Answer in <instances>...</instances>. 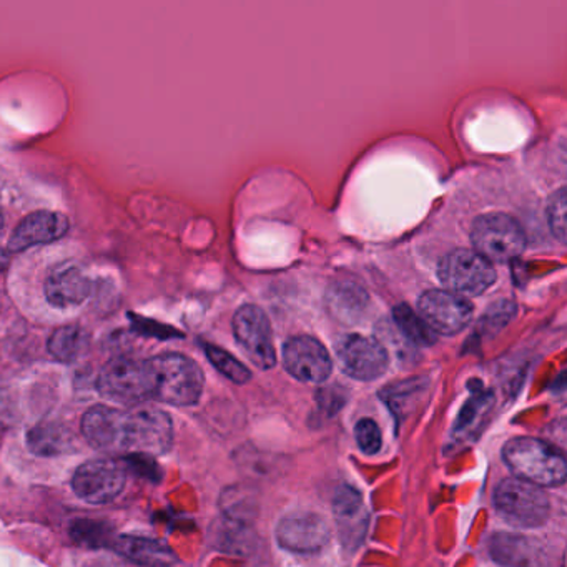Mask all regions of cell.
<instances>
[{
  "label": "cell",
  "mask_w": 567,
  "mask_h": 567,
  "mask_svg": "<svg viewBox=\"0 0 567 567\" xmlns=\"http://www.w3.org/2000/svg\"><path fill=\"white\" fill-rule=\"evenodd\" d=\"M82 434L97 450L151 456L171 450L174 424L157 408L94 406L82 417Z\"/></svg>",
  "instance_id": "1"
},
{
  "label": "cell",
  "mask_w": 567,
  "mask_h": 567,
  "mask_svg": "<svg viewBox=\"0 0 567 567\" xmlns=\"http://www.w3.org/2000/svg\"><path fill=\"white\" fill-rule=\"evenodd\" d=\"M503 460L517 480L539 487H557L567 476L563 451L537 437H514L503 447Z\"/></svg>",
  "instance_id": "2"
},
{
  "label": "cell",
  "mask_w": 567,
  "mask_h": 567,
  "mask_svg": "<svg viewBox=\"0 0 567 567\" xmlns=\"http://www.w3.org/2000/svg\"><path fill=\"white\" fill-rule=\"evenodd\" d=\"M152 400L172 406H194L204 393V371L192 358L165 353L151 358Z\"/></svg>",
  "instance_id": "3"
},
{
  "label": "cell",
  "mask_w": 567,
  "mask_h": 567,
  "mask_svg": "<svg viewBox=\"0 0 567 567\" xmlns=\"http://www.w3.org/2000/svg\"><path fill=\"white\" fill-rule=\"evenodd\" d=\"M494 507L511 526L520 529L540 527L549 519L550 504L547 494L539 486L506 477L494 489Z\"/></svg>",
  "instance_id": "4"
},
{
  "label": "cell",
  "mask_w": 567,
  "mask_h": 567,
  "mask_svg": "<svg viewBox=\"0 0 567 567\" xmlns=\"http://www.w3.org/2000/svg\"><path fill=\"white\" fill-rule=\"evenodd\" d=\"M474 251L487 261H511L526 248V234L516 218L506 214L481 215L471 228Z\"/></svg>",
  "instance_id": "5"
},
{
  "label": "cell",
  "mask_w": 567,
  "mask_h": 567,
  "mask_svg": "<svg viewBox=\"0 0 567 567\" xmlns=\"http://www.w3.org/2000/svg\"><path fill=\"white\" fill-rule=\"evenodd\" d=\"M97 390L107 400L131 406L152 400L148 361L127 357L109 361L99 373Z\"/></svg>",
  "instance_id": "6"
},
{
  "label": "cell",
  "mask_w": 567,
  "mask_h": 567,
  "mask_svg": "<svg viewBox=\"0 0 567 567\" xmlns=\"http://www.w3.org/2000/svg\"><path fill=\"white\" fill-rule=\"evenodd\" d=\"M437 277L451 293L480 297L493 287L496 270L474 250H454L441 258Z\"/></svg>",
  "instance_id": "7"
},
{
  "label": "cell",
  "mask_w": 567,
  "mask_h": 567,
  "mask_svg": "<svg viewBox=\"0 0 567 567\" xmlns=\"http://www.w3.org/2000/svg\"><path fill=\"white\" fill-rule=\"evenodd\" d=\"M127 471L114 460H92L78 467L72 489L85 503L109 504L121 496Z\"/></svg>",
  "instance_id": "8"
},
{
  "label": "cell",
  "mask_w": 567,
  "mask_h": 567,
  "mask_svg": "<svg viewBox=\"0 0 567 567\" xmlns=\"http://www.w3.org/2000/svg\"><path fill=\"white\" fill-rule=\"evenodd\" d=\"M235 340L260 370H270L277 363L274 334L267 315L255 307L245 305L234 317Z\"/></svg>",
  "instance_id": "9"
},
{
  "label": "cell",
  "mask_w": 567,
  "mask_h": 567,
  "mask_svg": "<svg viewBox=\"0 0 567 567\" xmlns=\"http://www.w3.org/2000/svg\"><path fill=\"white\" fill-rule=\"evenodd\" d=\"M337 357L341 370L358 381H374L386 373L390 354L386 348L363 334H348L337 344Z\"/></svg>",
  "instance_id": "10"
},
{
  "label": "cell",
  "mask_w": 567,
  "mask_h": 567,
  "mask_svg": "<svg viewBox=\"0 0 567 567\" xmlns=\"http://www.w3.org/2000/svg\"><path fill=\"white\" fill-rule=\"evenodd\" d=\"M417 315L434 334L461 333L473 320V305L447 290L426 291L417 301Z\"/></svg>",
  "instance_id": "11"
},
{
  "label": "cell",
  "mask_w": 567,
  "mask_h": 567,
  "mask_svg": "<svg viewBox=\"0 0 567 567\" xmlns=\"http://www.w3.org/2000/svg\"><path fill=\"white\" fill-rule=\"evenodd\" d=\"M284 364L288 373L303 383H323L333 371L327 348L313 337H293L285 343Z\"/></svg>",
  "instance_id": "12"
},
{
  "label": "cell",
  "mask_w": 567,
  "mask_h": 567,
  "mask_svg": "<svg viewBox=\"0 0 567 567\" xmlns=\"http://www.w3.org/2000/svg\"><path fill=\"white\" fill-rule=\"evenodd\" d=\"M275 536L290 553L311 554L327 546L331 530L321 514L291 513L278 523Z\"/></svg>",
  "instance_id": "13"
},
{
  "label": "cell",
  "mask_w": 567,
  "mask_h": 567,
  "mask_svg": "<svg viewBox=\"0 0 567 567\" xmlns=\"http://www.w3.org/2000/svg\"><path fill=\"white\" fill-rule=\"evenodd\" d=\"M44 291L52 307H79L94 293V280L81 264L65 261L49 274Z\"/></svg>",
  "instance_id": "14"
},
{
  "label": "cell",
  "mask_w": 567,
  "mask_h": 567,
  "mask_svg": "<svg viewBox=\"0 0 567 567\" xmlns=\"http://www.w3.org/2000/svg\"><path fill=\"white\" fill-rule=\"evenodd\" d=\"M487 549L491 559L501 567H550V559L543 544L523 534H493Z\"/></svg>",
  "instance_id": "15"
},
{
  "label": "cell",
  "mask_w": 567,
  "mask_h": 567,
  "mask_svg": "<svg viewBox=\"0 0 567 567\" xmlns=\"http://www.w3.org/2000/svg\"><path fill=\"white\" fill-rule=\"evenodd\" d=\"M71 224L59 212H35L25 217L9 238V251L21 254L38 245L54 244L68 235Z\"/></svg>",
  "instance_id": "16"
},
{
  "label": "cell",
  "mask_w": 567,
  "mask_h": 567,
  "mask_svg": "<svg viewBox=\"0 0 567 567\" xmlns=\"http://www.w3.org/2000/svg\"><path fill=\"white\" fill-rule=\"evenodd\" d=\"M333 514L341 543L347 549H357L367 536L370 520L360 491L347 484L338 487L333 497Z\"/></svg>",
  "instance_id": "17"
},
{
  "label": "cell",
  "mask_w": 567,
  "mask_h": 567,
  "mask_svg": "<svg viewBox=\"0 0 567 567\" xmlns=\"http://www.w3.org/2000/svg\"><path fill=\"white\" fill-rule=\"evenodd\" d=\"M111 547L142 567H172L177 563V554L167 544L152 537L118 536L114 537Z\"/></svg>",
  "instance_id": "18"
},
{
  "label": "cell",
  "mask_w": 567,
  "mask_h": 567,
  "mask_svg": "<svg viewBox=\"0 0 567 567\" xmlns=\"http://www.w3.org/2000/svg\"><path fill=\"white\" fill-rule=\"evenodd\" d=\"M29 450L39 456H58L74 446L71 430L59 423H41L28 433Z\"/></svg>",
  "instance_id": "19"
},
{
  "label": "cell",
  "mask_w": 567,
  "mask_h": 567,
  "mask_svg": "<svg viewBox=\"0 0 567 567\" xmlns=\"http://www.w3.org/2000/svg\"><path fill=\"white\" fill-rule=\"evenodd\" d=\"M91 337L78 324L58 328L49 338L48 350L62 363H74L87 353Z\"/></svg>",
  "instance_id": "20"
},
{
  "label": "cell",
  "mask_w": 567,
  "mask_h": 567,
  "mask_svg": "<svg viewBox=\"0 0 567 567\" xmlns=\"http://www.w3.org/2000/svg\"><path fill=\"white\" fill-rule=\"evenodd\" d=\"M215 544L218 549L227 553L250 554L257 544V536L247 520L224 516L220 524L215 527Z\"/></svg>",
  "instance_id": "21"
},
{
  "label": "cell",
  "mask_w": 567,
  "mask_h": 567,
  "mask_svg": "<svg viewBox=\"0 0 567 567\" xmlns=\"http://www.w3.org/2000/svg\"><path fill=\"white\" fill-rule=\"evenodd\" d=\"M393 321L400 333L410 343L423 348L433 347L436 343V334L424 323L423 318L408 305L401 303L393 308Z\"/></svg>",
  "instance_id": "22"
},
{
  "label": "cell",
  "mask_w": 567,
  "mask_h": 567,
  "mask_svg": "<svg viewBox=\"0 0 567 567\" xmlns=\"http://www.w3.org/2000/svg\"><path fill=\"white\" fill-rule=\"evenodd\" d=\"M426 388V381L414 378V380L403 381V383L391 384L381 396L386 401L393 413L403 416L408 413V406L413 408V404H416L417 398H421Z\"/></svg>",
  "instance_id": "23"
},
{
  "label": "cell",
  "mask_w": 567,
  "mask_h": 567,
  "mask_svg": "<svg viewBox=\"0 0 567 567\" xmlns=\"http://www.w3.org/2000/svg\"><path fill=\"white\" fill-rule=\"evenodd\" d=\"M368 297L357 285H338L330 293V305L340 317H358L367 307Z\"/></svg>",
  "instance_id": "24"
},
{
  "label": "cell",
  "mask_w": 567,
  "mask_h": 567,
  "mask_svg": "<svg viewBox=\"0 0 567 567\" xmlns=\"http://www.w3.org/2000/svg\"><path fill=\"white\" fill-rule=\"evenodd\" d=\"M205 354H207L210 363L220 371L228 380L237 384H245L250 381L251 373L244 363L231 357L228 351L215 347V344H205Z\"/></svg>",
  "instance_id": "25"
},
{
  "label": "cell",
  "mask_w": 567,
  "mask_h": 567,
  "mask_svg": "<svg viewBox=\"0 0 567 567\" xmlns=\"http://www.w3.org/2000/svg\"><path fill=\"white\" fill-rule=\"evenodd\" d=\"M72 536L81 544H89V546H111L112 537L111 529H107L105 524L95 523V520H79L72 526Z\"/></svg>",
  "instance_id": "26"
},
{
  "label": "cell",
  "mask_w": 567,
  "mask_h": 567,
  "mask_svg": "<svg viewBox=\"0 0 567 567\" xmlns=\"http://www.w3.org/2000/svg\"><path fill=\"white\" fill-rule=\"evenodd\" d=\"M547 224H549L550 231L554 237L566 244V188H559L553 198L549 200L547 207Z\"/></svg>",
  "instance_id": "27"
},
{
  "label": "cell",
  "mask_w": 567,
  "mask_h": 567,
  "mask_svg": "<svg viewBox=\"0 0 567 567\" xmlns=\"http://www.w3.org/2000/svg\"><path fill=\"white\" fill-rule=\"evenodd\" d=\"M354 437H357L358 447L370 456L377 454L381 450V444H383L380 426L370 417L358 421L357 426H354Z\"/></svg>",
  "instance_id": "28"
},
{
  "label": "cell",
  "mask_w": 567,
  "mask_h": 567,
  "mask_svg": "<svg viewBox=\"0 0 567 567\" xmlns=\"http://www.w3.org/2000/svg\"><path fill=\"white\" fill-rule=\"evenodd\" d=\"M491 404H493V394L491 393H481L474 396L470 403H466V406L461 411L460 417H457L456 433L464 434V431L471 430L473 424L480 420L481 414H483Z\"/></svg>",
  "instance_id": "29"
},
{
  "label": "cell",
  "mask_w": 567,
  "mask_h": 567,
  "mask_svg": "<svg viewBox=\"0 0 567 567\" xmlns=\"http://www.w3.org/2000/svg\"><path fill=\"white\" fill-rule=\"evenodd\" d=\"M317 400L324 413L337 414L347 403L348 394L343 388L333 384V386L321 388L318 391Z\"/></svg>",
  "instance_id": "30"
},
{
  "label": "cell",
  "mask_w": 567,
  "mask_h": 567,
  "mask_svg": "<svg viewBox=\"0 0 567 567\" xmlns=\"http://www.w3.org/2000/svg\"><path fill=\"white\" fill-rule=\"evenodd\" d=\"M514 313H516V305L511 303V301H501V303L491 308L489 313L483 318V323L486 324V328L499 330L513 318Z\"/></svg>",
  "instance_id": "31"
}]
</instances>
